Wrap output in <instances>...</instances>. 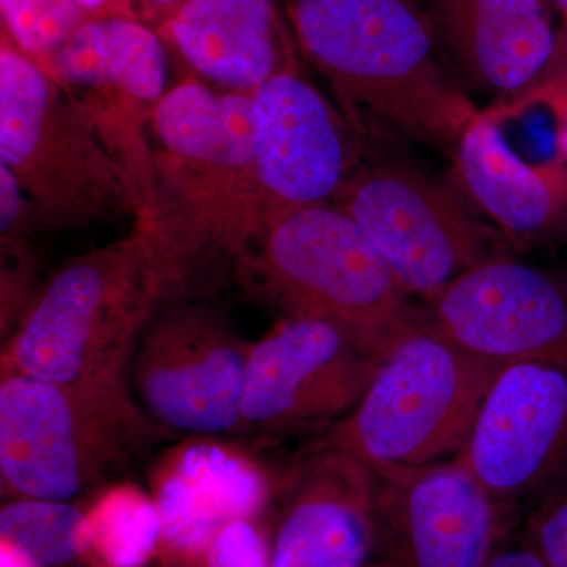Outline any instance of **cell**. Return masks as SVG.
Instances as JSON below:
<instances>
[{
    "mask_svg": "<svg viewBox=\"0 0 567 567\" xmlns=\"http://www.w3.org/2000/svg\"><path fill=\"white\" fill-rule=\"evenodd\" d=\"M425 322L502 364L567 371V275L496 256L429 301Z\"/></svg>",
    "mask_w": 567,
    "mask_h": 567,
    "instance_id": "13",
    "label": "cell"
},
{
    "mask_svg": "<svg viewBox=\"0 0 567 567\" xmlns=\"http://www.w3.org/2000/svg\"><path fill=\"white\" fill-rule=\"evenodd\" d=\"M91 18L122 17L142 21L136 0H71Z\"/></svg>",
    "mask_w": 567,
    "mask_h": 567,
    "instance_id": "29",
    "label": "cell"
},
{
    "mask_svg": "<svg viewBox=\"0 0 567 567\" xmlns=\"http://www.w3.org/2000/svg\"><path fill=\"white\" fill-rule=\"evenodd\" d=\"M270 567H360L375 529V477L357 458L311 446L286 486Z\"/></svg>",
    "mask_w": 567,
    "mask_h": 567,
    "instance_id": "17",
    "label": "cell"
},
{
    "mask_svg": "<svg viewBox=\"0 0 567 567\" xmlns=\"http://www.w3.org/2000/svg\"><path fill=\"white\" fill-rule=\"evenodd\" d=\"M503 365L466 352L424 320L388 350L352 412L312 446L342 451L371 472L458 454Z\"/></svg>",
    "mask_w": 567,
    "mask_h": 567,
    "instance_id": "6",
    "label": "cell"
},
{
    "mask_svg": "<svg viewBox=\"0 0 567 567\" xmlns=\"http://www.w3.org/2000/svg\"><path fill=\"white\" fill-rule=\"evenodd\" d=\"M156 32L193 76L221 91L254 93L300 62L275 0H186Z\"/></svg>",
    "mask_w": 567,
    "mask_h": 567,
    "instance_id": "19",
    "label": "cell"
},
{
    "mask_svg": "<svg viewBox=\"0 0 567 567\" xmlns=\"http://www.w3.org/2000/svg\"><path fill=\"white\" fill-rule=\"evenodd\" d=\"M152 196L144 227L163 303H208L241 287L260 241L252 93L186 76L151 122Z\"/></svg>",
    "mask_w": 567,
    "mask_h": 567,
    "instance_id": "1",
    "label": "cell"
},
{
    "mask_svg": "<svg viewBox=\"0 0 567 567\" xmlns=\"http://www.w3.org/2000/svg\"><path fill=\"white\" fill-rule=\"evenodd\" d=\"M2 279H0V327L2 341L20 324L41 286H37V260L28 240L2 238Z\"/></svg>",
    "mask_w": 567,
    "mask_h": 567,
    "instance_id": "25",
    "label": "cell"
},
{
    "mask_svg": "<svg viewBox=\"0 0 567 567\" xmlns=\"http://www.w3.org/2000/svg\"><path fill=\"white\" fill-rule=\"evenodd\" d=\"M43 230L40 212L9 167L0 164V238L28 240Z\"/></svg>",
    "mask_w": 567,
    "mask_h": 567,
    "instance_id": "28",
    "label": "cell"
},
{
    "mask_svg": "<svg viewBox=\"0 0 567 567\" xmlns=\"http://www.w3.org/2000/svg\"><path fill=\"white\" fill-rule=\"evenodd\" d=\"M334 204L363 229L406 292L425 303L496 257L494 234L445 186L399 164L361 166Z\"/></svg>",
    "mask_w": 567,
    "mask_h": 567,
    "instance_id": "10",
    "label": "cell"
},
{
    "mask_svg": "<svg viewBox=\"0 0 567 567\" xmlns=\"http://www.w3.org/2000/svg\"><path fill=\"white\" fill-rule=\"evenodd\" d=\"M420 7L446 65L476 91H525L557 44L547 0H423Z\"/></svg>",
    "mask_w": 567,
    "mask_h": 567,
    "instance_id": "18",
    "label": "cell"
},
{
    "mask_svg": "<svg viewBox=\"0 0 567 567\" xmlns=\"http://www.w3.org/2000/svg\"><path fill=\"white\" fill-rule=\"evenodd\" d=\"M514 102L496 104L487 110L496 121L513 117L536 103L546 104L557 121V158L567 163V32H558L557 44L540 71L525 91L513 96Z\"/></svg>",
    "mask_w": 567,
    "mask_h": 567,
    "instance_id": "24",
    "label": "cell"
},
{
    "mask_svg": "<svg viewBox=\"0 0 567 567\" xmlns=\"http://www.w3.org/2000/svg\"><path fill=\"white\" fill-rule=\"evenodd\" d=\"M0 31L44 71L55 51L91 20L71 0H0Z\"/></svg>",
    "mask_w": 567,
    "mask_h": 567,
    "instance_id": "23",
    "label": "cell"
},
{
    "mask_svg": "<svg viewBox=\"0 0 567 567\" xmlns=\"http://www.w3.org/2000/svg\"><path fill=\"white\" fill-rule=\"evenodd\" d=\"M251 342L208 303H163L137 339L130 386L167 435L240 431Z\"/></svg>",
    "mask_w": 567,
    "mask_h": 567,
    "instance_id": "8",
    "label": "cell"
},
{
    "mask_svg": "<svg viewBox=\"0 0 567 567\" xmlns=\"http://www.w3.org/2000/svg\"><path fill=\"white\" fill-rule=\"evenodd\" d=\"M551 2H554L555 6H557V9L561 11L563 18H565L566 22L565 31L567 32V0H551Z\"/></svg>",
    "mask_w": 567,
    "mask_h": 567,
    "instance_id": "33",
    "label": "cell"
},
{
    "mask_svg": "<svg viewBox=\"0 0 567 567\" xmlns=\"http://www.w3.org/2000/svg\"><path fill=\"white\" fill-rule=\"evenodd\" d=\"M0 567H37L6 540H0Z\"/></svg>",
    "mask_w": 567,
    "mask_h": 567,
    "instance_id": "32",
    "label": "cell"
},
{
    "mask_svg": "<svg viewBox=\"0 0 567 567\" xmlns=\"http://www.w3.org/2000/svg\"><path fill=\"white\" fill-rule=\"evenodd\" d=\"M457 457L502 502L566 486L567 371L503 365Z\"/></svg>",
    "mask_w": 567,
    "mask_h": 567,
    "instance_id": "14",
    "label": "cell"
},
{
    "mask_svg": "<svg viewBox=\"0 0 567 567\" xmlns=\"http://www.w3.org/2000/svg\"><path fill=\"white\" fill-rule=\"evenodd\" d=\"M0 379V483L10 498L71 503L169 439L134 395Z\"/></svg>",
    "mask_w": 567,
    "mask_h": 567,
    "instance_id": "7",
    "label": "cell"
},
{
    "mask_svg": "<svg viewBox=\"0 0 567 567\" xmlns=\"http://www.w3.org/2000/svg\"><path fill=\"white\" fill-rule=\"evenodd\" d=\"M252 125L260 240L295 212L334 204L361 167L360 133L300 62L252 93Z\"/></svg>",
    "mask_w": 567,
    "mask_h": 567,
    "instance_id": "9",
    "label": "cell"
},
{
    "mask_svg": "<svg viewBox=\"0 0 567 567\" xmlns=\"http://www.w3.org/2000/svg\"><path fill=\"white\" fill-rule=\"evenodd\" d=\"M240 289L268 298L286 317L333 323L383 354L425 320L385 257L336 204L276 223L257 245Z\"/></svg>",
    "mask_w": 567,
    "mask_h": 567,
    "instance_id": "5",
    "label": "cell"
},
{
    "mask_svg": "<svg viewBox=\"0 0 567 567\" xmlns=\"http://www.w3.org/2000/svg\"><path fill=\"white\" fill-rule=\"evenodd\" d=\"M486 567H547L532 548L522 544L518 547H496Z\"/></svg>",
    "mask_w": 567,
    "mask_h": 567,
    "instance_id": "30",
    "label": "cell"
},
{
    "mask_svg": "<svg viewBox=\"0 0 567 567\" xmlns=\"http://www.w3.org/2000/svg\"><path fill=\"white\" fill-rule=\"evenodd\" d=\"M167 54L162 37L144 21L91 18L55 51L47 69L91 114L125 166L140 197V215L151 203V122L169 91Z\"/></svg>",
    "mask_w": 567,
    "mask_h": 567,
    "instance_id": "11",
    "label": "cell"
},
{
    "mask_svg": "<svg viewBox=\"0 0 567 567\" xmlns=\"http://www.w3.org/2000/svg\"><path fill=\"white\" fill-rule=\"evenodd\" d=\"M298 50L347 121L456 147L480 110L450 73L415 0H281Z\"/></svg>",
    "mask_w": 567,
    "mask_h": 567,
    "instance_id": "2",
    "label": "cell"
},
{
    "mask_svg": "<svg viewBox=\"0 0 567 567\" xmlns=\"http://www.w3.org/2000/svg\"><path fill=\"white\" fill-rule=\"evenodd\" d=\"M270 555L257 518H237L212 537L194 567H270Z\"/></svg>",
    "mask_w": 567,
    "mask_h": 567,
    "instance_id": "26",
    "label": "cell"
},
{
    "mask_svg": "<svg viewBox=\"0 0 567 567\" xmlns=\"http://www.w3.org/2000/svg\"><path fill=\"white\" fill-rule=\"evenodd\" d=\"M375 516L405 567H486L502 499L456 457L372 472Z\"/></svg>",
    "mask_w": 567,
    "mask_h": 567,
    "instance_id": "15",
    "label": "cell"
},
{
    "mask_svg": "<svg viewBox=\"0 0 567 567\" xmlns=\"http://www.w3.org/2000/svg\"><path fill=\"white\" fill-rule=\"evenodd\" d=\"M259 462L219 436H186L153 465L151 495L162 520L158 557L194 567L212 537L237 518H257L271 499Z\"/></svg>",
    "mask_w": 567,
    "mask_h": 567,
    "instance_id": "16",
    "label": "cell"
},
{
    "mask_svg": "<svg viewBox=\"0 0 567 567\" xmlns=\"http://www.w3.org/2000/svg\"><path fill=\"white\" fill-rule=\"evenodd\" d=\"M91 567H142L159 555L162 520L151 494L134 484L104 488L85 511Z\"/></svg>",
    "mask_w": 567,
    "mask_h": 567,
    "instance_id": "21",
    "label": "cell"
},
{
    "mask_svg": "<svg viewBox=\"0 0 567 567\" xmlns=\"http://www.w3.org/2000/svg\"><path fill=\"white\" fill-rule=\"evenodd\" d=\"M0 162L35 203L43 230L140 215L132 178L91 114L2 31Z\"/></svg>",
    "mask_w": 567,
    "mask_h": 567,
    "instance_id": "4",
    "label": "cell"
},
{
    "mask_svg": "<svg viewBox=\"0 0 567 567\" xmlns=\"http://www.w3.org/2000/svg\"><path fill=\"white\" fill-rule=\"evenodd\" d=\"M383 358L333 323L284 317L249 350L240 431L276 435L333 423L360 402Z\"/></svg>",
    "mask_w": 567,
    "mask_h": 567,
    "instance_id": "12",
    "label": "cell"
},
{
    "mask_svg": "<svg viewBox=\"0 0 567 567\" xmlns=\"http://www.w3.org/2000/svg\"><path fill=\"white\" fill-rule=\"evenodd\" d=\"M185 2L186 0H136L142 21L155 31L173 18Z\"/></svg>",
    "mask_w": 567,
    "mask_h": 567,
    "instance_id": "31",
    "label": "cell"
},
{
    "mask_svg": "<svg viewBox=\"0 0 567 567\" xmlns=\"http://www.w3.org/2000/svg\"><path fill=\"white\" fill-rule=\"evenodd\" d=\"M524 536L544 565L567 567V484L536 499Z\"/></svg>",
    "mask_w": 567,
    "mask_h": 567,
    "instance_id": "27",
    "label": "cell"
},
{
    "mask_svg": "<svg viewBox=\"0 0 567 567\" xmlns=\"http://www.w3.org/2000/svg\"><path fill=\"white\" fill-rule=\"evenodd\" d=\"M89 539L87 516L70 502L14 498L0 511V540L37 567L82 561Z\"/></svg>",
    "mask_w": 567,
    "mask_h": 567,
    "instance_id": "22",
    "label": "cell"
},
{
    "mask_svg": "<svg viewBox=\"0 0 567 567\" xmlns=\"http://www.w3.org/2000/svg\"><path fill=\"white\" fill-rule=\"evenodd\" d=\"M159 305L147 234L134 221L125 238L74 257L41 286L3 341L0 377L133 395L134 349Z\"/></svg>",
    "mask_w": 567,
    "mask_h": 567,
    "instance_id": "3",
    "label": "cell"
},
{
    "mask_svg": "<svg viewBox=\"0 0 567 567\" xmlns=\"http://www.w3.org/2000/svg\"><path fill=\"white\" fill-rule=\"evenodd\" d=\"M487 111L456 145L458 178L517 248L567 240V163L529 164L511 151Z\"/></svg>",
    "mask_w": 567,
    "mask_h": 567,
    "instance_id": "20",
    "label": "cell"
}]
</instances>
